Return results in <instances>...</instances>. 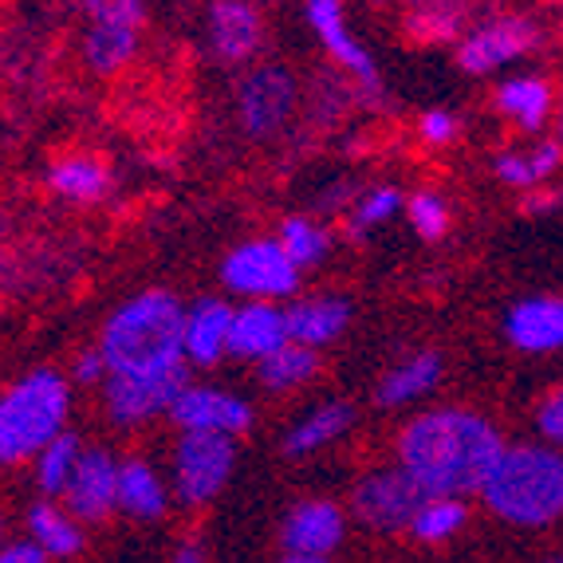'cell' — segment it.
Returning <instances> with one entry per match:
<instances>
[{"label":"cell","instance_id":"cell-28","mask_svg":"<svg viewBox=\"0 0 563 563\" xmlns=\"http://www.w3.org/2000/svg\"><path fill=\"white\" fill-rule=\"evenodd\" d=\"M79 457H84V445H79V438L71 430H64L59 438H52V442L36 453V461H32V465H36V470H32V477H36L40 497H47V500L59 497V500H64Z\"/></svg>","mask_w":563,"mask_h":563},{"label":"cell","instance_id":"cell-32","mask_svg":"<svg viewBox=\"0 0 563 563\" xmlns=\"http://www.w3.org/2000/svg\"><path fill=\"white\" fill-rule=\"evenodd\" d=\"M406 217H410L413 233L422 236V241H442L450 233V206L438 194H430V189H422V194H413L406 201Z\"/></svg>","mask_w":563,"mask_h":563},{"label":"cell","instance_id":"cell-35","mask_svg":"<svg viewBox=\"0 0 563 563\" xmlns=\"http://www.w3.org/2000/svg\"><path fill=\"white\" fill-rule=\"evenodd\" d=\"M536 430H540V438H544L548 445L563 450V386H555L552 395L540 402V410H536Z\"/></svg>","mask_w":563,"mask_h":563},{"label":"cell","instance_id":"cell-21","mask_svg":"<svg viewBox=\"0 0 563 563\" xmlns=\"http://www.w3.org/2000/svg\"><path fill=\"white\" fill-rule=\"evenodd\" d=\"M442 355H433V351H418V355L402 358L395 363L390 371L383 375L375 390V402L383 410H398V406H410L418 398H426L433 386L442 383Z\"/></svg>","mask_w":563,"mask_h":563},{"label":"cell","instance_id":"cell-26","mask_svg":"<svg viewBox=\"0 0 563 563\" xmlns=\"http://www.w3.org/2000/svg\"><path fill=\"white\" fill-rule=\"evenodd\" d=\"M320 371V351L303 347V343H284L280 351H273L268 358L256 363V378H261L264 390L273 395H291L300 390L303 383H311Z\"/></svg>","mask_w":563,"mask_h":563},{"label":"cell","instance_id":"cell-4","mask_svg":"<svg viewBox=\"0 0 563 563\" xmlns=\"http://www.w3.org/2000/svg\"><path fill=\"white\" fill-rule=\"evenodd\" d=\"M71 386L59 371H29L0 395V470L36 461L52 438L67 430Z\"/></svg>","mask_w":563,"mask_h":563},{"label":"cell","instance_id":"cell-24","mask_svg":"<svg viewBox=\"0 0 563 563\" xmlns=\"http://www.w3.org/2000/svg\"><path fill=\"white\" fill-rule=\"evenodd\" d=\"M47 186H52V194H59V198L91 206V201L107 198L111 174H107L103 162L91 158V154H76V158H64L47 169Z\"/></svg>","mask_w":563,"mask_h":563},{"label":"cell","instance_id":"cell-9","mask_svg":"<svg viewBox=\"0 0 563 563\" xmlns=\"http://www.w3.org/2000/svg\"><path fill=\"white\" fill-rule=\"evenodd\" d=\"M296 99H300V87H296L288 67H253L241 79V91H236V114H241L244 134L249 139H273V134H280L288 126L291 111H296Z\"/></svg>","mask_w":563,"mask_h":563},{"label":"cell","instance_id":"cell-39","mask_svg":"<svg viewBox=\"0 0 563 563\" xmlns=\"http://www.w3.org/2000/svg\"><path fill=\"white\" fill-rule=\"evenodd\" d=\"M169 563H206V548L198 540H186V544H178V552L169 555Z\"/></svg>","mask_w":563,"mask_h":563},{"label":"cell","instance_id":"cell-25","mask_svg":"<svg viewBox=\"0 0 563 563\" xmlns=\"http://www.w3.org/2000/svg\"><path fill=\"white\" fill-rule=\"evenodd\" d=\"M493 107L508 119H517V126H525V131H540L552 114V87H548V79L517 76L497 87Z\"/></svg>","mask_w":563,"mask_h":563},{"label":"cell","instance_id":"cell-14","mask_svg":"<svg viewBox=\"0 0 563 563\" xmlns=\"http://www.w3.org/2000/svg\"><path fill=\"white\" fill-rule=\"evenodd\" d=\"M209 47L221 64H249L264 47V16L253 0H213L209 4Z\"/></svg>","mask_w":563,"mask_h":563},{"label":"cell","instance_id":"cell-34","mask_svg":"<svg viewBox=\"0 0 563 563\" xmlns=\"http://www.w3.org/2000/svg\"><path fill=\"white\" fill-rule=\"evenodd\" d=\"M91 12V24H122V29H139L142 24V0H84Z\"/></svg>","mask_w":563,"mask_h":563},{"label":"cell","instance_id":"cell-31","mask_svg":"<svg viewBox=\"0 0 563 563\" xmlns=\"http://www.w3.org/2000/svg\"><path fill=\"white\" fill-rule=\"evenodd\" d=\"M276 241H280L284 253L296 261V268H311V264H320L331 249L328 229L316 225V221H308V217H288V221L280 225V233H276Z\"/></svg>","mask_w":563,"mask_h":563},{"label":"cell","instance_id":"cell-42","mask_svg":"<svg viewBox=\"0 0 563 563\" xmlns=\"http://www.w3.org/2000/svg\"><path fill=\"white\" fill-rule=\"evenodd\" d=\"M0 548H4V517H0Z\"/></svg>","mask_w":563,"mask_h":563},{"label":"cell","instance_id":"cell-27","mask_svg":"<svg viewBox=\"0 0 563 563\" xmlns=\"http://www.w3.org/2000/svg\"><path fill=\"white\" fill-rule=\"evenodd\" d=\"M139 52V29L122 24H91L84 36V64L95 76H119Z\"/></svg>","mask_w":563,"mask_h":563},{"label":"cell","instance_id":"cell-1","mask_svg":"<svg viewBox=\"0 0 563 563\" xmlns=\"http://www.w3.org/2000/svg\"><path fill=\"white\" fill-rule=\"evenodd\" d=\"M505 438L485 413L438 406L413 413L398 430V465L418 481L426 497H470L481 493L488 470L497 465Z\"/></svg>","mask_w":563,"mask_h":563},{"label":"cell","instance_id":"cell-2","mask_svg":"<svg viewBox=\"0 0 563 563\" xmlns=\"http://www.w3.org/2000/svg\"><path fill=\"white\" fill-rule=\"evenodd\" d=\"M111 375H166L186 366V303L174 291H139L122 300L99 339Z\"/></svg>","mask_w":563,"mask_h":563},{"label":"cell","instance_id":"cell-30","mask_svg":"<svg viewBox=\"0 0 563 563\" xmlns=\"http://www.w3.org/2000/svg\"><path fill=\"white\" fill-rule=\"evenodd\" d=\"M560 162H563L560 142H544V146H536L528 154H500L493 169H497V178L508 181V186L536 189L544 178H552L555 169H560Z\"/></svg>","mask_w":563,"mask_h":563},{"label":"cell","instance_id":"cell-36","mask_svg":"<svg viewBox=\"0 0 563 563\" xmlns=\"http://www.w3.org/2000/svg\"><path fill=\"white\" fill-rule=\"evenodd\" d=\"M418 131H422L426 146H450V142L457 139L461 122H457V114H453V111H442V107H438V111H426L422 114Z\"/></svg>","mask_w":563,"mask_h":563},{"label":"cell","instance_id":"cell-11","mask_svg":"<svg viewBox=\"0 0 563 563\" xmlns=\"http://www.w3.org/2000/svg\"><path fill=\"white\" fill-rule=\"evenodd\" d=\"M64 508L79 525H103L119 512V457L111 450H84L71 485L64 493Z\"/></svg>","mask_w":563,"mask_h":563},{"label":"cell","instance_id":"cell-23","mask_svg":"<svg viewBox=\"0 0 563 563\" xmlns=\"http://www.w3.org/2000/svg\"><path fill=\"white\" fill-rule=\"evenodd\" d=\"M24 525H29V540H36L52 560H71V555H79L87 544L84 525H79L64 505H56V500H47V497L29 508Z\"/></svg>","mask_w":563,"mask_h":563},{"label":"cell","instance_id":"cell-43","mask_svg":"<svg viewBox=\"0 0 563 563\" xmlns=\"http://www.w3.org/2000/svg\"><path fill=\"white\" fill-rule=\"evenodd\" d=\"M555 142H560V146H563V119H560V134H555Z\"/></svg>","mask_w":563,"mask_h":563},{"label":"cell","instance_id":"cell-12","mask_svg":"<svg viewBox=\"0 0 563 563\" xmlns=\"http://www.w3.org/2000/svg\"><path fill=\"white\" fill-rule=\"evenodd\" d=\"M347 536V512L328 497H308L288 508L280 525V548L288 555H323L331 560Z\"/></svg>","mask_w":563,"mask_h":563},{"label":"cell","instance_id":"cell-6","mask_svg":"<svg viewBox=\"0 0 563 563\" xmlns=\"http://www.w3.org/2000/svg\"><path fill=\"white\" fill-rule=\"evenodd\" d=\"M221 284L233 296L256 303H276L296 296L300 288V268L288 253L280 249L276 236H261V241L236 244L233 253L221 261Z\"/></svg>","mask_w":563,"mask_h":563},{"label":"cell","instance_id":"cell-22","mask_svg":"<svg viewBox=\"0 0 563 563\" xmlns=\"http://www.w3.org/2000/svg\"><path fill=\"white\" fill-rule=\"evenodd\" d=\"M284 316H288L291 343L320 351L351 323V303L339 296H311V300H296L291 308H284Z\"/></svg>","mask_w":563,"mask_h":563},{"label":"cell","instance_id":"cell-16","mask_svg":"<svg viewBox=\"0 0 563 563\" xmlns=\"http://www.w3.org/2000/svg\"><path fill=\"white\" fill-rule=\"evenodd\" d=\"M288 339V316L276 303H256L244 300L241 308H233V328H229V355L233 358H268L273 351H280Z\"/></svg>","mask_w":563,"mask_h":563},{"label":"cell","instance_id":"cell-15","mask_svg":"<svg viewBox=\"0 0 563 563\" xmlns=\"http://www.w3.org/2000/svg\"><path fill=\"white\" fill-rule=\"evenodd\" d=\"M505 339L528 355L563 351V300L560 296H532L508 308Z\"/></svg>","mask_w":563,"mask_h":563},{"label":"cell","instance_id":"cell-5","mask_svg":"<svg viewBox=\"0 0 563 563\" xmlns=\"http://www.w3.org/2000/svg\"><path fill=\"white\" fill-rule=\"evenodd\" d=\"M236 465V445L225 433H181L169 461V485L174 500L186 508H201L217 500V493L229 485Z\"/></svg>","mask_w":563,"mask_h":563},{"label":"cell","instance_id":"cell-33","mask_svg":"<svg viewBox=\"0 0 563 563\" xmlns=\"http://www.w3.org/2000/svg\"><path fill=\"white\" fill-rule=\"evenodd\" d=\"M398 209H402V194H398L395 186H375L371 194H363V201H358V209H355V233L386 225Z\"/></svg>","mask_w":563,"mask_h":563},{"label":"cell","instance_id":"cell-41","mask_svg":"<svg viewBox=\"0 0 563 563\" xmlns=\"http://www.w3.org/2000/svg\"><path fill=\"white\" fill-rule=\"evenodd\" d=\"M544 563H563V552H555V555H548Z\"/></svg>","mask_w":563,"mask_h":563},{"label":"cell","instance_id":"cell-29","mask_svg":"<svg viewBox=\"0 0 563 563\" xmlns=\"http://www.w3.org/2000/svg\"><path fill=\"white\" fill-rule=\"evenodd\" d=\"M465 525H470V508L461 497H426L406 532L418 544H450Z\"/></svg>","mask_w":563,"mask_h":563},{"label":"cell","instance_id":"cell-18","mask_svg":"<svg viewBox=\"0 0 563 563\" xmlns=\"http://www.w3.org/2000/svg\"><path fill=\"white\" fill-rule=\"evenodd\" d=\"M229 328H233V308L225 300H198L186 308V363L217 366L229 355Z\"/></svg>","mask_w":563,"mask_h":563},{"label":"cell","instance_id":"cell-8","mask_svg":"<svg viewBox=\"0 0 563 563\" xmlns=\"http://www.w3.org/2000/svg\"><path fill=\"white\" fill-rule=\"evenodd\" d=\"M189 386L186 366H174L166 375H111L103 383V406L119 430L154 422L158 413H169L181 390Z\"/></svg>","mask_w":563,"mask_h":563},{"label":"cell","instance_id":"cell-13","mask_svg":"<svg viewBox=\"0 0 563 563\" xmlns=\"http://www.w3.org/2000/svg\"><path fill=\"white\" fill-rule=\"evenodd\" d=\"M536 44H540V32L528 20L520 16L493 20V24H485V29H477L473 36L461 40L457 67L470 71V76H488V71H497V67L528 56Z\"/></svg>","mask_w":563,"mask_h":563},{"label":"cell","instance_id":"cell-3","mask_svg":"<svg viewBox=\"0 0 563 563\" xmlns=\"http://www.w3.org/2000/svg\"><path fill=\"white\" fill-rule=\"evenodd\" d=\"M477 497L505 525H555L563 520V450L548 442L505 445Z\"/></svg>","mask_w":563,"mask_h":563},{"label":"cell","instance_id":"cell-7","mask_svg":"<svg viewBox=\"0 0 563 563\" xmlns=\"http://www.w3.org/2000/svg\"><path fill=\"white\" fill-rule=\"evenodd\" d=\"M422 500L426 493L402 465H386V470H371L355 485V493H351V517L363 528H371V532L395 536L410 528Z\"/></svg>","mask_w":563,"mask_h":563},{"label":"cell","instance_id":"cell-10","mask_svg":"<svg viewBox=\"0 0 563 563\" xmlns=\"http://www.w3.org/2000/svg\"><path fill=\"white\" fill-rule=\"evenodd\" d=\"M169 422L181 433H225L241 438L253 430V406L233 390L221 386H186L181 398L169 410Z\"/></svg>","mask_w":563,"mask_h":563},{"label":"cell","instance_id":"cell-37","mask_svg":"<svg viewBox=\"0 0 563 563\" xmlns=\"http://www.w3.org/2000/svg\"><path fill=\"white\" fill-rule=\"evenodd\" d=\"M71 375H76V383L95 386V383H107V378H111V366H107L103 351L91 347V351H84V355L76 358V366H71Z\"/></svg>","mask_w":563,"mask_h":563},{"label":"cell","instance_id":"cell-17","mask_svg":"<svg viewBox=\"0 0 563 563\" xmlns=\"http://www.w3.org/2000/svg\"><path fill=\"white\" fill-rule=\"evenodd\" d=\"M303 16H308V24L316 29V36L323 40V47H328L339 67L355 71L366 87H378V67L371 64V56H366L363 47H358V40L347 32V20H343V4L339 0H308Z\"/></svg>","mask_w":563,"mask_h":563},{"label":"cell","instance_id":"cell-40","mask_svg":"<svg viewBox=\"0 0 563 563\" xmlns=\"http://www.w3.org/2000/svg\"><path fill=\"white\" fill-rule=\"evenodd\" d=\"M276 563H331V560H323V555H288L284 552Z\"/></svg>","mask_w":563,"mask_h":563},{"label":"cell","instance_id":"cell-20","mask_svg":"<svg viewBox=\"0 0 563 563\" xmlns=\"http://www.w3.org/2000/svg\"><path fill=\"white\" fill-rule=\"evenodd\" d=\"M351 426H355V406L351 402H339L335 398V402L316 406V410L303 413L300 422L284 433V457L300 461V457L328 450V445H335Z\"/></svg>","mask_w":563,"mask_h":563},{"label":"cell","instance_id":"cell-19","mask_svg":"<svg viewBox=\"0 0 563 563\" xmlns=\"http://www.w3.org/2000/svg\"><path fill=\"white\" fill-rule=\"evenodd\" d=\"M169 485L146 457H119V512L131 520H162L169 512Z\"/></svg>","mask_w":563,"mask_h":563},{"label":"cell","instance_id":"cell-38","mask_svg":"<svg viewBox=\"0 0 563 563\" xmlns=\"http://www.w3.org/2000/svg\"><path fill=\"white\" fill-rule=\"evenodd\" d=\"M52 555L36 544V540H12L0 548V563H47Z\"/></svg>","mask_w":563,"mask_h":563}]
</instances>
